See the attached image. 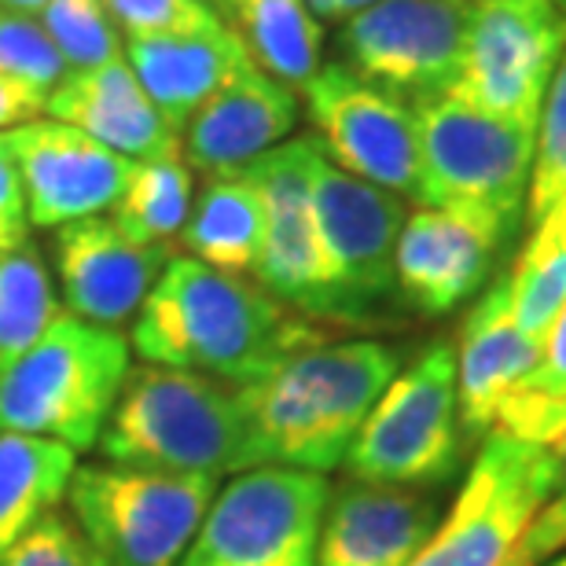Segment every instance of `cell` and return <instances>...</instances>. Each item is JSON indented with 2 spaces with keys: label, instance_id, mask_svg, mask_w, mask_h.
Masks as SVG:
<instances>
[{
  "label": "cell",
  "instance_id": "6da1fadb",
  "mask_svg": "<svg viewBox=\"0 0 566 566\" xmlns=\"http://www.w3.org/2000/svg\"><path fill=\"white\" fill-rule=\"evenodd\" d=\"M321 343L316 321L294 313L258 280L177 254L155 280L129 332V346L147 365L199 371L229 387H251Z\"/></svg>",
  "mask_w": 566,
  "mask_h": 566
},
{
  "label": "cell",
  "instance_id": "7a4b0ae2",
  "mask_svg": "<svg viewBox=\"0 0 566 566\" xmlns=\"http://www.w3.org/2000/svg\"><path fill=\"white\" fill-rule=\"evenodd\" d=\"M401 349L376 338L321 343L240 390L251 468L335 471L360 423L401 371Z\"/></svg>",
  "mask_w": 566,
  "mask_h": 566
},
{
  "label": "cell",
  "instance_id": "3957f363",
  "mask_svg": "<svg viewBox=\"0 0 566 566\" xmlns=\"http://www.w3.org/2000/svg\"><path fill=\"white\" fill-rule=\"evenodd\" d=\"M96 449L107 463L166 474L221 479L251 468L240 390L147 360L129 368Z\"/></svg>",
  "mask_w": 566,
  "mask_h": 566
},
{
  "label": "cell",
  "instance_id": "277c9868",
  "mask_svg": "<svg viewBox=\"0 0 566 566\" xmlns=\"http://www.w3.org/2000/svg\"><path fill=\"white\" fill-rule=\"evenodd\" d=\"M129 368L126 335L60 313L27 354L0 368V434L96 449Z\"/></svg>",
  "mask_w": 566,
  "mask_h": 566
},
{
  "label": "cell",
  "instance_id": "5b68a950",
  "mask_svg": "<svg viewBox=\"0 0 566 566\" xmlns=\"http://www.w3.org/2000/svg\"><path fill=\"white\" fill-rule=\"evenodd\" d=\"M468 457L457 401V346L434 338L382 390L346 452L349 479L434 493Z\"/></svg>",
  "mask_w": 566,
  "mask_h": 566
},
{
  "label": "cell",
  "instance_id": "8992f818",
  "mask_svg": "<svg viewBox=\"0 0 566 566\" xmlns=\"http://www.w3.org/2000/svg\"><path fill=\"white\" fill-rule=\"evenodd\" d=\"M420 199L434 210H468L518 232L534 174L537 129L496 118L457 93L416 99Z\"/></svg>",
  "mask_w": 566,
  "mask_h": 566
},
{
  "label": "cell",
  "instance_id": "52a82bcc",
  "mask_svg": "<svg viewBox=\"0 0 566 566\" xmlns=\"http://www.w3.org/2000/svg\"><path fill=\"white\" fill-rule=\"evenodd\" d=\"M218 493L207 474H166L126 463H85L66 504L107 566H180Z\"/></svg>",
  "mask_w": 566,
  "mask_h": 566
},
{
  "label": "cell",
  "instance_id": "ba28073f",
  "mask_svg": "<svg viewBox=\"0 0 566 566\" xmlns=\"http://www.w3.org/2000/svg\"><path fill=\"white\" fill-rule=\"evenodd\" d=\"M313 213L324 269L327 324H379L394 283V247L405 224V202L360 180L321 151L313 166Z\"/></svg>",
  "mask_w": 566,
  "mask_h": 566
},
{
  "label": "cell",
  "instance_id": "9c48e42d",
  "mask_svg": "<svg viewBox=\"0 0 566 566\" xmlns=\"http://www.w3.org/2000/svg\"><path fill=\"white\" fill-rule=\"evenodd\" d=\"M327 496L324 474L247 468L213 493L180 566H316Z\"/></svg>",
  "mask_w": 566,
  "mask_h": 566
},
{
  "label": "cell",
  "instance_id": "30bf717a",
  "mask_svg": "<svg viewBox=\"0 0 566 566\" xmlns=\"http://www.w3.org/2000/svg\"><path fill=\"white\" fill-rule=\"evenodd\" d=\"M556 490V449L490 430L446 523L412 566H504Z\"/></svg>",
  "mask_w": 566,
  "mask_h": 566
},
{
  "label": "cell",
  "instance_id": "8fae6325",
  "mask_svg": "<svg viewBox=\"0 0 566 566\" xmlns=\"http://www.w3.org/2000/svg\"><path fill=\"white\" fill-rule=\"evenodd\" d=\"M563 52L566 11L556 0H474L452 93L496 118L537 129Z\"/></svg>",
  "mask_w": 566,
  "mask_h": 566
},
{
  "label": "cell",
  "instance_id": "7c38bea8",
  "mask_svg": "<svg viewBox=\"0 0 566 566\" xmlns=\"http://www.w3.org/2000/svg\"><path fill=\"white\" fill-rule=\"evenodd\" d=\"M474 0H379L338 27L343 66L401 99L452 93Z\"/></svg>",
  "mask_w": 566,
  "mask_h": 566
},
{
  "label": "cell",
  "instance_id": "4fadbf2b",
  "mask_svg": "<svg viewBox=\"0 0 566 566\" xmlns=\"http://www.w3.org/2000/svg\"><path fill=\"white\" fill-rule=\"evenodd\" d=\"M327 163L394 196H420V129L409 99L327 63L302 88Z\"/></svg>",
  "mask_w": 566,
  "mask_h": 566
},
{
  "label": "cell",
  "instance_id": "5bb4252c",
  "mask_svg": "<svg viewBox=\"0 0 566 566\" xmlns=\"http://www.w3.org/2000/svg\"><path fill=\"white\" fill-rule=\"evenodd\" d=\"M316 158V137H298L251 163L247 174L258 180L265 199V243L254 280L294 313L324 321V269L313 213Z\"/></svg>",
  "mask_w": 566,
  "mask_h": 566
},
{
  "label": "cell",
  "instance_id": "9a60e30c",
  "mask_svg": "<svg viewBox=\"0 0 566 566\" xmlns=\"http://www.w3.org/2000/svg\"><path fill=\"white\" fill-rule=\"evenodd\" d=\"M512 229L468 210L420 207L394 247L398 298L420 316H449L490 283Z\"/></svg>",
  "mask_w": 566,
  "mask_h": 566
},
{
  "label": "cell",
  "instance_id": "2e32d148",
  "mask_svg": "<svg viewBox=\"0 0 566 566\" xmlns=\"http://www.w3.org/2000/svg\"><path fill=\"white\" fill-rule=\"evenodd\" d=\"M4 137L15 158L33 229H63V224L99 218L115 210L126 191L133 158L111 151L63 122L38 118Z\"/></svg>",
  "mask_w": 566,
  "mask_h": 566
},
{
  "label": "cell",
  "instance_id": "e0dca14e",
  "mask_svg": "<svg viewBox=\"0 0 566 566\" xmlns=\"http://www.w3.org/2000/svg\"><path fill=\"white\" fill-rule=\"evenodd\" d=\"M174 247L133 240L111 218H85L55 229V273L66 313L122 332L140 313Z\"/></svg>",
  "mask_w": 566,
  "mask_h": 566
},
{
  "label": "cell",
  "instance_id": "ac0fdd59",
  "mask_svg": "<svg viewBox=\"0 0 566 566\" xmlns=\"http://www.w3.org/2000/svg\"><path fill=\"white\" fill-rule=\"evenodd\" d=\"M438 526L434 493L346 479L327 496L316 566H412Z\"/></svg>",
  "mask_w": 566,
  "mask_h": 566
},
{
  "label": "cell",
  "instance_id": "d6986e66",
  "mask_svg": "<svg viewBox=\"0 0 566 566\" xmlns=\"http://www.w3.org/2000/svg\"><path fill=\"white\" fill-rule=\"evenodd\" d=\"M298 126V96L258 66L232 74L180 133L185 163L202 177L240 174Z\"/></svg>",
  "mask_w": 566,
  "mask_h": 566
},
{
  "label": "cell",
  "instance_id": "ffe728a7",
  "mask_svg": "<svg viewBox=\"0 0 566 566\" xmlns=\"http://www.w3.org/2000/svg\"><path fill=\"white\" fill-rule=\"evenodd\" d=\"M126 60L140 77L169 126L185 133L188 118L243 66H251L243 41L218 11L191 27L151 33V38L126 41Z\"/></svg>",
  "mask_w": 566,
  "mask_h": 566
},
{
  "label": "cell",
  "instance_id": "44dd1931",
  "mask_svg": "<svg viewBox=\"0 0 566 566\" xmlns=\"http://www.w3.org/2000/svg\"><path fill=\"white\" fill-rule=\"evenodd\" d=\"M44 118L63 122L133 163L180 151V133L158 115L126 55L88 71H66L44 99Z\"/></svg>",
  "mask_w": 566,
  "mask_h": 566
},
{
  "label": "cell",
  "instance_id": "7402d4cb",
  "mask_svg": "<svg viewBox=\"0 0 566 566\" xmlns=\"http://www.w3.org/2000/svg\"><path fill=\"white\" fill-rule=\"evenodd\" d=\"M541 360V343L518 332L507 273L496 276L463 316L457 343V401L463 438L474 441L496 427L504 398Z\"/></svg>",
  "mask_w": 566,
  "mask_h": 566
},
{
  "label": "cell",
  "instance_id": "603a6c76",
  "mask_svg": "<svg viewBox=\"0 0 566 566\" xmlns=\"http://www.w3.org/2000/svg\"><path fill=\"white\" fill-rule=\"evenodd\" d=\"M180 243L188 258L210 269L240 276L254 273L265 243V199L258 180L247 169L202 180Z\"/></svg>",
  "mask_w": 566,
  "mask_h": 566
},
{
  "label": "cell",
  "instance_id": "cb8c5ba5",
  "mask_svg": "<svg viewBox=\"0 0 566 566\" xmlns=\"http://www.w3.org/2000/svg\"><path fill=\"white\" fill-rule=\"evenodd\" d=\"M218 15L235 30L258 71L280 85L305 88L324 66V27L305 0H218Z\"/></svg>",
  "mask_w": 566,
  "mask_h": 566
},
{
  "label": "cell",
  "instance_id": "d4e9b609",
  "mask_svg": "<svg viewBox=\"0 0 566 566\" xmlns=\"http://www.w3.org/2000/svg\"><path fill=\"white\" fill-rule=\"evenodd\" d=\"M74 471L77 452L63 441L0 434V556L60 507Z\"/></svg>",
  "mask_w": 566,
  "mask_h": 566
},
{
  "label": "cell",
  "instance_id": "484cf974",
  "mask_svg": "<svg viewBox=\"0 0 566 566\" xmlns=\"http://www.w3.org/2000/svg\"><path fill=\"white\" fill-rule=\"evenodd\" d=\"M191 202H196V169L185 163V151L140 158L129 169L126 191L111 210V221L140 243L174 247L188 224Z\"/></svg>",
  "mask_w": 566,
  "mask_h": 566
},
{
  "label": "cell",
  "instance_id": "4316f807",
  "mask_svg": "<svg viewBox=\"0 0 566 566\" xmlns=\"http://www.w3.org/2000/svg\"><path fill=\"white\" fill-rule=\"evenodd\" d=\"M507 287H512V316L518 332L545 349L548 327L566 305V196L545 218L534 221V235L515 258Z\"/></svg>",
  "mask_w": 566,
  "mask_h": 566
},
{
  "label": "cell",
  "instance_id": "83f0119b",
  "mask_svg": "<svg viewBox=\"0 0 566 566\" xmlns=\"http://www.w3.org/2000/svg\"><path fill=\"white\" fill-rule=\"evenodd\" d=\"M493 430L548 449L566 434V305L548 327L534 371H526L504 398Z\"/></svg>",
  "mask_w": 566,
  "mask_h": 566
},
{
  "label": "cell",
  "instance_id": "f1b7e54d",
  "mask_svg": "<svg viewBox=\"0 0 566 566\" xmlns=\"http://www.w3.org/2000/svg\"><path fill=\"white\" fill-rule=\"evenodd\" d=\"M60 313V294L38 243L27 240L0 254V368L27 354Z\"/></svg>",
  "mask_w": 566,
  "mask_h": 566
},
{
  "label": "cell",
  "instance_id": "f546056e",
  "mask_svg": "<svg viewBox=\"0 0 566 566\" xmlns=\"http://www.w3.org/2000/svg\"><path fill=\"white\" fill-rule=\"evenodd\" d=\"M38 19L60 49L66 71H88L126 55V38L118 33L104 0H52Z\"/></svg>",
  "mask_w": 566,
  "mask_h": 566
},
{
  "label": "cell",
  "instance_id": "4dcf8cb0",
  "mask_svg": "<svg viewBox=\"0 0 566 566\" xmlns=\"http://www.w3.org/2000/svg\"><path fill=\"white\" fill-rule=\"evenodd\" d=\"M566 196V52L552 74L537 118L534 140V174H530L526 218L530 224L541 221Z\"/></svg>",
  "mask_w": 566,
  "mask_h": 566
},
{
  "label": "cell",
  "instance_id": "1f68e13d",
  "mask_svg": "<svg viewBox=\"0 0 566 566\" xmlns=\"http://www.w3.org/2000/svg\"><path fill=\"white\" fill-rule=\"evenodd\" d=\"M0 74L49 96L66 77V63L38 15L0 8Z\"/></svg>",
  "mask_w": 566,
  "mask_h": 566
},
{
  "label": "cell",
  "instance_id": "d6a6232c",
  "mask_svg": "<svg viewBox=\"0 0 566 566\" xmlns=\"http://www.w3.org/2000/svg\"><path fill=\"white\" fill-rule=\"evenodd\" d=\"M0 566H107V559L88 545L74 518L55 507L0 556Z\"/></svg>",
  "mask_w": 566,
  "mask_h": 566
},
{
  "label": "cell",
  "instance_id": "836d02e7",
  "mask_svg": "<svg viewBox=\"0 0 566 566\" xmlns=\"http://www.w3.org/2000/svg\"><path fill=\"white\" fill-rule=\"evenodd\" d=\"M104 8L111 11V19H115V27L126 41L191 27V22L218 11L207 0H104Z\"/></svg>",
  "mask_w": 566,
  "mask_h": 566
},
{
  "label": "cell",
  "instance_id": "e575fe53",
  "mask_svg": "<svg viewBox=\"0 0 566 566\" xmlns=\"http://www.w3.org/2000/svg\"><path fill=\"white\" fill-rule=\"evenodd\" d=\"M566 548V434L556 446V490H552L548 504L541 507V515L530 523L523 541L512 552L515 566H541L552 552Z\"/></svg>",
  "mask_w": 566,
  "mask_h": 566
},
{
  "label": "cell",
  "instance_id": "d590c367",
  "mask_svg": "<svg viewBox=\"0 0 566 566\" xmlns=\"http://www.w3.org/2000/svg\"><path fill=\"white\" fill-rule=\"evenodd\" d=\"M30 213H27V196H22V180L11 158L8 137L0 133V254L11 247L30 240Z\"/></svg>",
  "mask_w": 566,
  "mask_h": 566
},
{
  "label": "cell",
  "instance_id": "8d00e7d4",
  "mask_svg": "<svg viewBox=\"0 0 566 566\" xmlns=\"http://www.w3.org/2000/svg\"><path fill=\"white\" fill-rule=\"evenodd\" d=\"M44 99L49 96L38 93V88L11 82V77L0 74V133H11L44 118Z\"/></svg>",
  "mask_w": 566,
  "mask_h": 566
},
{
  "label": "cell",
  "instance_id": "74e56055",
  "mask_svg": "<svg viewBox=\"0 0 566 566\" xmlns=\"http://www.w3.org/2000/svg\"><path fill=\"white\" fill-rule=\"evenodd\" d=\"M305 8H310L313 11V19L316 22H321V27H324V22H335V27H343V4H338V0H305Z\"/></svg>",
  "mask_w": 566,
  "mask_h": 566
},
{
  "label": "cell",
  "instance_id": "f35d334b",
  "mask_svg": "<svg viewBox=\"0 0 566 566\" xmlns=\"http://www.w3.org/2000/svg\"><path fill=\"white\" fill-rule=\"evenodd\" d=\"M52 0H0V8L4 11H19V15H41L44 8H49Z\"/></svg>",
  "mask_w": 566,
  "mask_h": 566
},
{
  "label": "cell",
  "instance_id": "ab89813d",
  "mask_svg": "<svg viewBox=\"0 0 566 566\" xmlns=\"http://www.w3.org/2000/svg\"><path fill=\"white\" fill-rule=\"evenodd\" d=\"M343 4V19H354L357 11H365V8H371V4H379V0H338Z\"/></svg>",
  "mask_w": 566,
  "mask_h": 566
},
{
  "label": "cell",
  "instance_id": "60d3db41",
  "mask_svg": "<svg viewBox=\"0 0 566 566\" xmlns=\"http://www.w3.org/2000/svg\"><path fill=\"white\" fill-rule=\"evenodd\" d=\"M552 566H566V556H563V559H559V563H552Z\"/></svg>",
  "mask_w": 566,
  "mask_h": 566
},
{
  "label": "cell",
  "instance_id": "b9f144b4",
  "mask_svg": "<svg viewBox=\"0 0 566 566\" xmlns=\"http://www.w3.org/2000/svg\"><path fill=\"white\" fill-rule=\"evenodd\" d=\"M504 566H515V563H512V556H507V563H504Z\"/></svg>",
  "mask_w": 566,
  "mask_h": 566
},
{
  "label": "cell",
  "instance_id": "7bdbcfd3",
  "mask_svg": "<svg viewBox=\"0 0 566 566\" xmlns=\"http://www.w3.org/2000/svg\"><path fill=\"white\" fill-rule=\"evenodd\" d=\"M207 4H213V8H218V0H207Z\"/></svg>",
  "mask_w": 566,
  "mask_h": 566
},
{
  "label": "cell",
  "instance_id": "ee69618b",
  "mask_svg": "<svg viewBox=\"0 0 566 566\" xmlns=\"http://www.w3.org/2000/svg\"><path fill=\"white\" fill-rule=\"evenodd\" d=\"M559 8H563V11H566V0H559Z\"/></svg>",
  "mask_w": 566,
  "mask_h": 566
},
{
  "label": "cell",
  "instance_id": "f6af8a7d",
  "mask_svg": "<svg viewBox=\"0 0 566 566\" xmlns=\"http://www.w3.org/2000/svg\"><path fill=\"white\" fill-rule=\"evenodd\" d=\"M556 4H559V0H556Z\"/></svg>",
  "mask_w": 566,
  "mask_h": 566
}]
</instances>
